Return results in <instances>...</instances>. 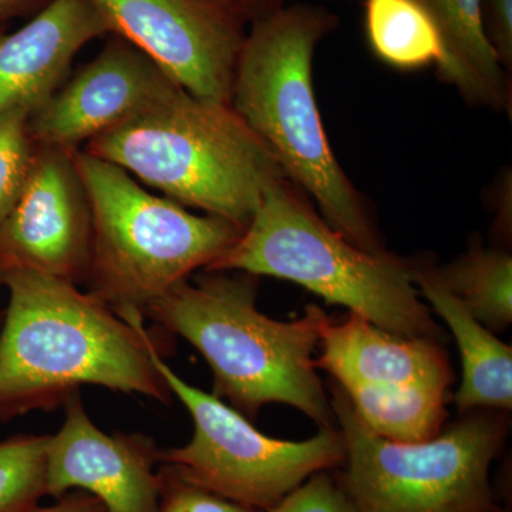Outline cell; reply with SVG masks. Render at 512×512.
Masks as SVG:
<instances>
[{"label":"cell","mask_w":512,"mask_h":512,"mask_svg":"<svg viewBox=\"0 0 512 512\" xmlns=\"http://www.w3.org/2000/svg\"><path fill=\"white\" fill-rule=\"evenodd\" d=\"M9 293L0 329V421L55 410L83 386L170 403L153 353L164 343L143 316H120L73 282L30 269L2 271Z\"/></svg>","instance_id":"6da1fadb"},{"label":"cell","mask_w":512,"mask_h":512,"mask_svg":"<svg viewBox=\"0 0 512 512\" xmlns=\"http://www.w3.org/2000/svg\"><path fill=\"white\" fill-rule=\"evenodd\" d=\"M333 26L326 10L305 5L256 19L239 53L229 106L330 227L356 247L382 254L366 202L333 153L316 100L315 50Z\"/></svg>","instance_id":"7a4b0ae2"},{"label":"cell","mask_w":512,"mask_h":512,"mask_svg":"<svg viewBox=\"0 0 512 512\" xmlns=\"http://www.w3.org/2000/svg\"><path fill=\"white\" fill-rule=\"evenodd\" d=\"M204 271L175 285L144 313L204 356L214 396L254 419L266 404L295 407L322 429H332V404L313 353L328 315L309 305L301 318L281 322L259 312L256 278Z\"/></svg>","instance_id":"3957f363"},{"label":"cell","mask_w":512,"mask_h":512,"mask_svg":"<svg viewBox=\"0 0 512 512\" xmlns=\"http://www.w3.org/2000/svg\"><path fill=\"white\" fill-rule=\"evenodd\" d=\"M84 151L119 165L170 200L242 231L265 191L288 180L229 104L201 99L181 87L92 138Z\"/></svg>","instance_id":"277c9868"},{"label":"cell","mask_w":512,"mask_h":512,"mask_svg":"<svg viewBox=\"0 0 512 512\" xmlns=\"http://www.w3.org/2000/svg\"><path fill=\"white\" fill-rule=\"evenodd\" d=\"M413 269L390 252L353 245L298 187L281 180L265 191L238 241L205 271L285 279L394 335L437 340L439 329L420 299Z\"/></svg>","instance_id":"5b68a950"},{"label":"cell","mask_w":512,"mask_h":512,"mask_svg":"<svg viewBox=\"0 0 512 512\" xmlns=\"http://www.w3.org/2000/svg\"><path fill=\"white\" fill-rule=\"evenodd\" d=\"M73 157L92 211L89 292L120 316L144 318L154 302L192 272L210 268L244 232L153 194L119 165L84 150Z\"/></svg>","instance_id":"8992f818"},{"label":"cell","mask_w":512,"mask_h":512,"mask_svg":"<svg viewBox=\"0 0 512 512\" xmlns=\"http://www.w3.org/2000/svg\"><path fill=\"white\" fill-rule=\"evenodd\" d=\"M330 404L346 450L338 484L356 512H501L490 468L507 437L504 413L476 412L434 439L397 443L367 429L339 384Z\"/></svg>","instance_id":"52a82bcc"},{"label":"cell","mask_w":512,"mask_h":512,"mask_svg":"<svg viewBox=\"0 0 512 512\" xmlns=\"http://www.w3.org/2000/svg\"><path fill=\"white\" fill-rule=\"evenodd\" d=\"M153 360L194 421L190 443L161 450L160 460L190 483L256 512H269L313 474L345 463L340 431L322 429L303 441L266 436L234 407L181 379L158 350Z\"/></svg>","instance_id":"ba28073f"},{"label":"cell","mask_w":512,"mask_h":512,"mask_svg":"<svg viewBox=\"0 0 512 512\" xmlns=\"http://www.w3.org/2000/svg\"><path fill=\"white\" fill-rule=\"evenodd\" d=\"M110 33L201 99L229 104L244 16L222 0H92Z\"/></svg>","instance_id":"9c48e42d"},{"label":"cell","mask_w":512,"mask_h":512,"mask_svg":"<svg viewBox=\"0 0 512 512\" xmlns=\"http://www.w3.org/2000/svg\"><path fill=\"white\" fill-rule=\"evenodd\" d=\"M74 150L36 144L18 201L0 225V268L86 281L92 211Z\"/></svg>","instance_id":"30bf717a"},{"label":"cell","mask_w":512,"mask_h":512,"mask_svg":"<svg viewBox=\"0 0 512 512\" xmlns=\"http://www.w3.org/2000/svg\"><path fill=\"white\" fill-rule=\"evenodd\" d=\"M180 87L151 57L117 36L30 111V137L39 146L80 150V144L133 119Z\"/></svg>","instance_id":"8fae6325"},{"label":"cell","mask_w":512,"mask_h":512,"mask_svg":"<svg viewBox=\"0 0 512 512\" xmlns=\"http://www.w3.org/2000/svg\"><path fill=\"white\" fill-rule=\"evenodd\" d=\"M64 423L50 436L47 495L84 491L106 512H157L161 450L144 434L104 433L90 419L80 392L67 397Z\"/></svg>","instance_id":"7c38bea8"},{"label":"cell","mask_w":512,"mask_h":512,"mask_svg":"<svg viewBox=\"0 0 512 512\" xmlns=\"http://www.w3.org/2000/svg\"><path fill=\"white\" fill-rule=\"evenodd\" d=\"M106 33L92 0H50L19 29L0 33V116L39 106L66 80L77 53Z\"/></svg>","instance_id":"4fadbf2b"},{"label":"cell","mask_w":512,"mask_h":512,"mask_svg":"<svg viewBox=\"0 0 512 512\" xmlns=\"http://www.w3.org/2000/svg\"><path fill=\"white\" fill-rule=\"evenodd\" d=\"M316 369L336 383L424 386L446 392L454 382L446 350L436 339L403 338L349 312L343 322L329 318L320 328Z\"/></svg>","instance_id":"5bb4252c"},{"label":"cell","mask_w":512,"mask_h":512,"mask_svg":"<svg viewBox=\"0 0 512 512\" xmlns=\"http://www.w3.org/2000/svg\"><path fill=\"white\" fill-rule=\"evenodd\" d=\"M413 281L431 308L453 333L460 350L463 379L456 396L457 409L511 410L512 349L478 322L464 303L453 295L436 269L414 265Z\"/></svg>","instance_id":"9a60e30c"},{"label":"cell","mask_w":512,"mask_h":512,"mask_svg":"<svg viewBox=\"0 0 512 512\" xmlns=\"http://www.w3.org/2000/svg\"><path fill=\"white\" fill-rule=\"evenodd\" d=\"M444 46L439 79L456 87L471 106L511 113L512 86L485 35L483 0H419Z\"/></svg>","instance_id":"2e32d148"},{"label":"cell","mask_w":512,"mask_h":512,"mask_svg":"<svg viewBox=\"0 0 512 512\" xmlns=\"http://www.w3.org/2000/svg\"><path fill=\"white\" fill-rule=\"evenodd\" d=\"M339 386L367 429L383 439L419 443L441 434L447 417L446 392L424 386L359 382Z\"/></svg>","instance_id":"e0dca14e"},{"label":"cell","mask_w":512,"mask_h":512,"mask_svg":"<svg viewBox=\"0 0 512 512\" xmlns=\"http://www.w3.org/2000/svg\"><path fill=\"white\" fill-rule=\"evenodd\" d=\"M365 28L373 55L393 69L414 72L443 63L439 29L419 0H365Z\"/></svg>","instance_id":"ac0fdd59"},{"label":"cell","mask_w":512,"mask_h":512,"mask_svg":"<svg viewBox=\"0 0 512 512\" xmlns=\"http://www.w3.org/2000/svg\"><path fill=\"white\" fill-rule=\"evenodd\" d=\"M440 281L491 332L512 322V256L505 249L471 247L436 269Z\"/></svg>","instance_id":"d6986e66"},{"label":"cell","mask_w":512,"mask_h":512,"mask_svg":"<svg viewBox=\"0 0 512 512\" xmlns=\"http://www.w3.org/2000/svg\"><path fill=\"white\" fill-rule=\"evenodd\" d=\"M49 443L46 434L0 441V512H30L47 497Z\"/></svg>","instance_id":"ffe728a7"},{"label":"cell","mask_w":512,"mask_h":512,"mask_svg":"<svg viewBox=\"0 0 512 512\" xmlns=\"http://www.w3.org/2000/svg\"><path fill=\"white\" fill-rule=\"evenodd\" d=\"M30 109L0 116V225L8 217L28 178L36 144L29 133Z\"/></svg>","instance_id":"44dd1931"},{"label":"cell","mask_w":512,"mask_h":512,"mask_svg":"<svg viewBox=\"0 0 512 512\" xmlns=\"http://www.w3.org/2000/svg\"><path fill=\"white\" fill-rule=\"evenodd\" d=\"M161 494L157 512H256L192 484L173 467L161 463Z\"/></svg>","instance_id":"7402d4cb"},{"label":"cell","mask_w":512,"mask_h":512,"mask_svg":"<svg viewBox=\"0 0 512 512\" xmlns=\"http://www.w3.org/2000/svg\"><path fill=\"white\" fill-rule=\"evenodd\" d=\"M269 512H356L348 495L326 471L313 474Z\"/></svg>","instance_id":"603a6c76"},{"label":"cell","mask_w":512,"mask_h":512,"mask_svg":"<svg viewBox=\"0 0 512 512\" xmlns=\"http://www.w3.org/2000/svg\"><path fill=\"white\" fill-rule=\"evenodd\" d=\"M485 35L505 72L512 67V0H483Z\"/></svg>","instance_id":"cb8c5ba5"},{"label":"cell","mask_w":512,"mask_h":512,"mask_svg":"<svg viewBox=\"0 0 512 512\" xmlns=\"http://www.w3.org/2000/svg\"><path fill=\"white\" fill-rule=\"evenodd\" d=\"M511 177L510 171L505 173L500 183L493 191V204L495 205V224L494 229L503 237H511Z\"/></svg>","instance_id":"d4e9b609"},{"label":"cell","mask_w":512,"mask_h":512,"mask_svg":"<svg viewBox=\"0 0 512 512\" xmlns=\"http://www.w3.org/2000/svg\"><path fill=\"white\" fill-rule=\"evenodd\" d=\"M30 512H106L103 505L92 494L84 491H70L57 498L49 507H37Z\"/></svg>","instance_id":"484cf974"},{"label":"cell","mask_w":512,"mask_h":512,"mask_svg":"<svg viewBox=\"0 0 512 512\" xmlns=\"http://www.w3.org/2000/svg\"><path fill=\"white\" fill-rule=\"evenodd\" d=\"M238 10L244 18L259 19L279 8H284L285 0H222Z\"/></svg>","instance_id":"4316f807"},{"label":"cell","mask_w":512,"mask_h":512,"mask_svg":"<svg viewBox=\"0 0 512 512\" xmlns=\"http://www.w3.org/2000/svg\"><path fill=\"white\" fill-rule=\"evenodd\" d=\"M50 0H0V26L29 10L43 8Z\"/></svg>","instance_id":"83f0119b"},{"label":"cell","mask_w":512,"mask_h":512,"mask_svg":"<svg viewBox=\"0 0 512 512\" xmlns=\"http://www.w3.org/2000/svg\"><path fill=\"white\" fill-rule=\"evenodd\" d=\"M0 285H2V268H0Z\"/></svg>","instance_id":"f1b7e54d"}]
</instances>
